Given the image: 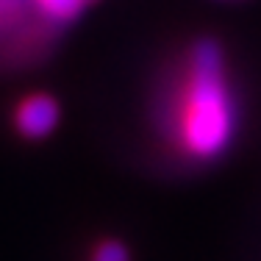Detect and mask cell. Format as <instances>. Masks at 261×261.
Instances as JSON below:
<instances>
[{
  "label": "cell",
  "mask_w": 261,
  "mask_h": 261,
  "mask_svg": "<svg viewBox=\"0 0 261 261\" xmlns=\"http://www.w3.org/2000/svg\"><path fill=\"white\" fill-rule=\"evenodd\" d=\"M59 117H61V109L56 103V97H50L47 92H36V95H28L17 103L14 128L20 136L36 142L53 134L56 125H59Z\"/></svg>",
  "instance_id": "2"
},
{
  "label": "cell",
  "mask_w": 261,
  "mask_h": 261,
  "mask_svg": "<svg viewBox=\"0 0 261 261\" xmlns=\"http://www.w3.org/2000/svg\"><path fill=\"white\" fill-rule=\"evenodd\" d=\"M236 125L239 109L225 53L217 39L203 36L186 50L181 72L172 84V97L164 111V134L178 156L206 164L231 147Z\"/></svg>",
  "instance_id": "1"
},
{
  "label": "cell",
  "mask_w": 261,
  "mask_h": 261,
  "mask_svg": "<svg viewBox=\"0 0 261 261\" xmlns=\"http://www.w3.org/2000/svg\"><path fill=\"white\" fill-rule=\"evenodd\" d=\"M86 3H92V0H86Z\"/></svg>",
  "instance_id": "5"
},
{
  "label": "cell",
  "mask_w": 261,
  "mask_h": 261,
  "mask_svg": "<svg viewBox=\"0 0 261 261\" xmlns=\"http://www.w3.org/2000/svg\"><path fill=\"white\" fill-rule=\"evenodd\" d=\"M89 261H130V250L117 239H103L95 245Z\"/></svg>",
  "instance_id": "4"
},
{
  "label": "cell",
  "mask_w": 261,
  "mask_h": 261,
  "mask_svg": "<svg viewBox=\"0 0 261 261\" xmlns=\"http://www.w3.org/2000/svg\"><path fill=\"white\" fill-rule=\"evenodd\" d=\"M36 9L53 22H70L81 14V9L86 6V0H34Z\"/></svg>",
  "instance_id": "3"
}]
</instances>
